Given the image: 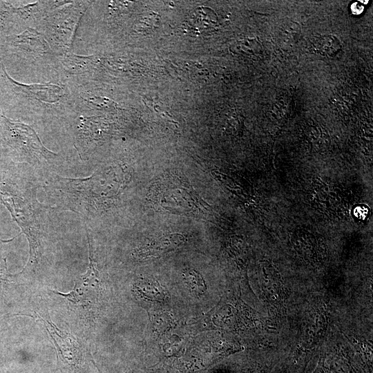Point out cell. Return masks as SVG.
I'll list each match as a JSON object with an SVG mask.
<instances>
[{
	"mask_svg": "<svg viewBox=\"0 0 373 373\" xmlns=\"http://www.w3.org/2000/svg\"><path fill=\"white\" fill-rule=\"evenodd\" d=\"M50 325V328L45 326L53 340L57 350L58 355L62 363L67 367L75 366L81 358V354L77 352L75 340L67 336H62V333L57 331L55 325L46 321Z\"/></svg>",
	"mask_w": 373,
	"mask_h": 373,
	"instance_id": "1",
	"label": "cell"
},
{
	"mask_svg": "<svg viewBox=\"0 0 373 373\" xmlns=\"http://www.w3.org/2000/svg\"><path fill=\"white\" fill-rule=\"evenodd\" d=\"M6 121L10 127L18 135L22 146L26 148L30 153L45 158L56 155L45 148L34 130L30 127L21 123L10 122L8 119H6Z\"/></svg>",
	"mask_w": 373,
	"mask_h": 373,
	"instance_id": "2",
	"label": "cell"
},
{
	"mask_svg": "<svg viewBox=\"0 0 373 373\" xmlns=\"http://www.w3.org/2000/svg\"><path fill=\"white\" fill-rule=\"evenodd\" d=\"M354 214L359 219H364L367 215V209L365 207H358L354 209Z\"/></svg>",
	"mask_w": 373,
	"mask_h": 373,
	"instance_id": "3",
	"label": "cell"
},
{
	"mask_svg": "<svg viewBox=\"0 0 373 373\" xmlns=\"http://www.w3.org/2000/svg\"><path fill=\"white\" fill-rule=\"evenodd\" d=\"M363 6H361L360 4L355 3L352 5V10L354 14H359L363 11Z\"/></svg>",
	"mask_w": 373,
	"mask_h": 373,
	"instance_id": "4",
	"label": "cell"
},
{
	"mask_svg": "<svg viewBox=\"0 0 373 373\" xmlns=\"http://www.w3.org/2000/svg\"><path fill=\"white\" fill-rule=\"evenodd\" d=\"M314 373H330V372L327 371V370H325V368L323 366H320L314 372Z\"/></svg>",
	"mask_w": 373,
	"mask_h": 373,
	"instance_id": "5",
	"label": "cell"
},
{
	"mask_svg": "<svg viewBox=\"0 0 373 373\" xmlns=\"http://www.w3.org/2000/svg\"><path fill=\"white\" fill-rule=\"evenodd\" d=\"M360 2H364L363 3H367L368 2V1H362V0H361Z\"/></svg>",
	"mask_w": 373,
	"mask_h": 373,
	"instance_id": "6",
	"label": "cell"
},
{
	"mask_svg": "<svg viewBox=\"0 0 373 373\" xmlns=\"http://www.w3.org/2000/svg\"><path fill=\"white\" fill-rule=\"evenodd\" d=\"M129 373H132V372H129Z\"/></svg>",
	"mask_w": 373,
	"mask_h": 373,
	"instance_id": "7",
	"label": "cell"
}]
</instances>
